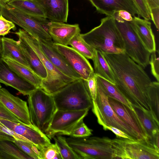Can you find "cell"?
<instances>
[{
    "label": "cell",
    "instance_id": "cell-1",
    "mask_svg": "<svg viewBox=\"0 0 159 159\" xmlns=\"http://www.w3.org/2000/svg\"><path fill=\"white\" fill-rule=\"evenodd\" d=\"M102 53L119 91L132 106L150 111L147 90L152 81L143 68L125 52Z\"/></svg>",
    "mask_w": 159,
    "mask_h": 159
},
{
    "label": "cell",
    "instance_id": "cell-2",
    "mask_svg": "<svg viewBox=\"0 0 159 159\" xmlns=\"http://www.w3.org/2000/svg\"><path fill=\"white\" fill-rule=\"evenodd\" d=\"M81 36L93 48L103 53H118L125 52L122 36L114 18L107 16L101 20L98 26Z\"/></svg>",
    "mask_w": 159,
    "mask_h": 159
},
{
    "label": "cell",
    "instance_id": "cell-3",
    "mask_svg": "<svg viewBox=\"0 0 159 159\" xmlns=\"http://www.w3.org/2000/svg\"><path fill=\"white\" fill-rule=\"evenodd\" d=\"M57 109L70 111L89 109L92 100L81 78L75 80L51 94Z\"/></svg>",
    "mask_w": 159,
    "mask_h": 159
},
{
    "label": "cell",
    "instance_id": "cell-4",
    "mask_svg": "<svg viewBox=\"0 0 159 159\" xmlns=\"http://www.w3.org/2000/svg\"><path fill=\"white\" fill-rule=\"evenodd\" d=\"M23 38L37 54L45 68L46 79L42 80L41 88L52 94L75 80L62 73L49 60L43 52L38 41L23 29L14 33Z\"/></svg>",
    "mask_w": 159,
    "mask_h": 159
},
{
    "label": "cell",
    "instance_id": "cell-5",
    "mask_svg": "<svg viewBox=\"0 0 159 159\" xmlns=\"http://www.w3.org/2000/svg\"><path fill=\"white\" fill-rule=\"evenodd\" d=\"M68 143L81 159H113L112 139L108 137L66 138Z\"/></svg>",
    "mask_w": 159,
    "mask_h": 159
},
{
    "label": "cell",
    "instance_id": "cell-6",
    "mask_svg": "<svg viewBox=\"0 0 159 159\" xmlns=\"http://www.w3.org/2000/svg\"><path fill=\"white\" fill-rule=\"evenodd\" d=\"M28 102L32 124L44 133L57 110L54 99L40 88L28 95Z\"/></svg>",
    "mask_w": 159,
    "mask_h": 159
},
{
    "label": "cell",
    "instance_id": "cell-7",
    "mask_svg": "<svg viewBox=\"0 0 159 159\" xmlns=\"http://www.w3.org/2000/svg\"><path fill=\"white\" fill-rule=\"evenodd\" d=\"M108 97L97 85L96 98L92 101V111L98 124L102 126L116 128L125 133L131 140L141 141L136 133L117 115L110 105Z\"/></svg>",
    "mask_w": 159,
    "mask_h": 159
},
{
    "label": "cell",
    "instance_id": "cell-8",
    "mask_svg": "<svg viewBox=\"0 0 159 159\" xmlns=\"http://www.w3.org/2000/svg\"><path fill=\"white\" fill-rule=\"evenodd\" d=\"M2 16L22 28L37 40L52 39L47 29L50 20L44 17L29 15L1 0Z\"/></svg>",
    "mask_w": 159,
    "mask_h": 159
},
{
    "label": "cell",
    "instance_id": "cell-9",
    "mask_svg": "<svg viewBox=\"0 0 159 159\" xmlns=\"http://www.w3.org/2000/svg\"><path fill=\"white\" fill-rule=\"evenodd\" d=\"M123 38L125 53L143 68L149 64L151 53L143 43L129 21L119 16L116 12L112 16Z\"/></svg>",
    "mask_w": 159,
    "mask_h": 159
},
{
    "label": "cell",
    "instance_id": "cell-10",
    "mask_svg": "<svg viewBox=\"0 0 159 159\" xmlns=\"http://www.w3.org/2000/svg\"><path fill=\"white\" fill-rule=\"evenodd\" d=\"M89 109L70 111L57 109L44 133L52 139L57 135L70 136L88 114Z\"/></svg>",
    "mask_w": 159,
    "mask_h": 159
},
{
    "label": "cell",
    "instance_id": "cell-11",
    "mask_svg": "<svg viewBox=\"0 0 159 159\" xmlns=\"http://www.w3.org/2000/svg\"><path fill=\"white\" fill-rule=\"evenodd\" d=\"M0 122L7 127L24 137L41 151L50 144V139L45 134L34 125L13 121L0 117Z\"/></svg>",
    "mask_w": 159,
    "mask_h": 159
},
{
    "label": "cell",
    "instance_id": "cell-12",
    "mask_svg": "<svg viewBox=\"0 0 159 159\" xmlns=\"http://www.w3.org/2000/svg\"><path fill=\"white\" fill-rule=\"evenodd\" d=\"M109 103L118 116L138 134L141 141L149 144L145 130L134 110L122 102L108 97Z\"/></svg>",
    "mask_w": 159,
    "mask_h": 159
},
{
    "label": "cell",
    "instance_id": "cell-13",
    "mask_svg": "<svg viewBox=\"0 0 159 159\" xmlns=\"http://www.w3.org/2000/svg\"><path fill=\"white\" fill-rule=\"evenodd\" d=\"M54 45L83 80H86L94 73L93 67L87 59L73 48L54 43Z\"/></svg>",
    "mask_w": 159,
    "mask_h": 159
},
{
    "label": "cell",
    "instance_id": "cell-14",
    "mask_svg": "<svg viewBox=\"0 0 159 159\" xmlns=\"http://www.w3.org/2000/svg\"><path fill=\"white\" fill-rule=\"evenodd\" d=\"M37 40L44 55L57 69L66 75L75 80L81 78L56 48L52 39Z\"/></svg>",
    "mask_w": 159,
    "mask_h": 159
},
{
    "label": "cell",
    "instance_id": "cell-15",
    "mask_svg": "<svg viewBox=\"0 0 159 159\" xmlns=\"http://www.w3.org/2000/svg\"><path fill=\"white\" fill-rule=\"evenodd\" d=\"M0 101L20 121L29 126H33L26 102L10 93L7 89H0Z\"/></svg>",
    "mask_w": 159,
    "mask_h": 159
},
{
    "label": "cell",
    "instance_id": "cell-16",
    "mask_svg": "<svg viewBox=\"0 0 159 159\" xmlns=\"http://www.w3.org/2000/svg\"><path fill=\"white\" fill-rule=\"evenodd\" d=\"M0 83L11 86L24 95H28L37 88L20 77L0 59Z\"/></svg>",
    "mask_w": 159,
    "mask_h": 159
},
{
    "label": "cell",
    "instance_id": "cell-17",
    "mask_svg": "<svg viewBox=\"0 0 159 159\" xmlns=\"http://www.w3.org/2000/svg\"><path fill=\"white\" fill-rule=\"evenodd\" d=\"M80 31L78 24L50 20L48 25V32L54 43L63 46L69 45L72 39Z\"/></svg>",
    "mask_w": 159,
    "mask_h": 159
},
{
    "label": "cell",
    "instance_id": "cell-18",
    "mask_svg": "<svg viewBox=\"0 0 159 159\" xmlns=\"http://www.w3.org/2000/svg\"><path fill=\"white\" fill-rule=\"evenodd\" d=\"M99 13L113 16L116 12L124 10L133 17L138 16L136 7L132 0H89Z\"/></svg>",
    "mask_w": 159,
    "mask_h": 159
},
{
    "label": "cell",
    "instance_id": "cell-19",
    "mask_svg": "<svg viewBox=\"0 0 159 159\" xmlns=\"http://www.w3.org/2000/svg\"><path fill=\"white\" fill-rule=\"evenodd\" d=\"M43 8L46 18L55 21L66 22L69 12L68 0H35Z\"/></svg>",
    "mask_w": 159,
    "mask_h": 159
},
{
    "label": "cell",
    "instance_id": "cell-20",
    "mask_svg": "<svg viewBox=\"0 0 159 159\" xmlns=\"http://www.w3.org/2000/svg\"><path fill=\"white\" fill-rule=\"evenodd\" d=\"M129 22L146 48L151 53L155 52V38L150 22L135 16Z\"/></svg>",
    "mask_w": 159,
    "mask_h": 159
},
{
    "label": "cell",
    "instance_id": "cell-21",
    "mask_svg": "<svg viewBox=\"0 0 159 159\" xmlns=\"http://www.w3.org/2000/svg\"><path fill=\"white\" fill-rule=\"evenodd\" d=\"M125 150L128 159H159V151L144 142L128 139Z\"/></svg>",
    "mask_w": 159,
    "mask_h": 159
},
{
    "label": "cell",
    "instance_id": "cell-22",
    "mask_svg": "<svg viewBox=\"0 0 159 159\" xmlns=\"http://www.w3.org/2000/svg\"><path fill=\"white\" fill-rule=\"evenodd\" d=\"M20 47L32 71L43 80L46 79V70L40 58L26 41L20 36H17Z\"/></svg>",
    "mask_w": 159,
    "mask_h": 159
},
{
    "label": "cell",
    "instance_id": "cell-23",
    "mask_svg": "<svg viewBox=\"0 0 159 159\" xmlns=\"http://www.w3.org/2000/svg\"><path fill=\"white\" fill-rule=\"evenodd\" d=\"M1 50L2 57H7L13 59L32 70L18 41L9 38L2 37Z\"/></svg>",
    "mask_w": 159,
    "mask_h": 159
},
{
    "label": "cell",
    "instance_id": "cell-24",
    "mask_svg": "<svg viewBox=\"0 0 159 159\" xmlns=\"http://www.w3.org/2000/svg\"><path fill=\"white\" fill-rule=\"evenodd\" d=\"M2 59L11 69L21 78L37 88H41L43 80L30 69L10 58L3 57Z\"/></svg>",
    "mask_w": 159,
    "mask_h": 159
},
{
    "label": "cell",
    "instance_id": "cell-25",
    "mask_svg": "<svg viewBox=\"0 0 159 159\" xmlns=\"http://www.w3.org/2000/svg\"><path fill=\"white\" fill-rule=\"evenodd\" d=\"M133 107L146 131L149 143L152 145L151 140L159 132V123L155 120L150 111L137 107Z\"/></svg>",
    "mask_w": 159,
    "mask_h": 159
},
{
    "label": "cell",
    "instance_id": "cell-26",
    "mask_svg": "<svg viewBox=\"0 0 159 159\" xmlns=\"http://www.w3.org/2000/svg\"><path fill=\"white\" fill-rule=\"evenodd\" d=\"M93 61L95 74L114 84L115 81L112 70L102 53L95 49Z\"/></svg>",
    "mask_w": 159,
    "mask_h": 159
},
{
    "label": "cell",
    "instance_id": "cell-27",
    "mask_svg": "<svg viewBox=\"0 0 159 159\" xmlns=\"http://www.w3.org/2000/svg\"><path fill=\"white\" fill-rule=\"evenodd\" d=\"M7 3L30 16L46 18L43 8L35 0H11Z\"/></svg>",
    "mask_w": 159,
    "mask_h": 159
},
{
    "label": "cell",
    "instance_id": "cell-28",
    "mask_svg": "<svg viewBox=\"0 0 159 159\" xmlns=\"http://www.w3.org/2000/svg\"><path fill=\"white\" fill-rule=\"evenodd\" d=\"M96 76L97 85L108 97L118 101L132 109H134L131 104L124 97L114 84L98 75H96Z\"/></svg>",
    "mask_w": 159,
    "mask_h": 159
},
{
    "label": "cell",
    "instance_id": "cell-29",
    "mask_svg": "<svg viewBox=\"0 0 159 159\" xmlns=\"http://www.w3.org/2000/svg\"><path fill=\"white\" fill-rule=\"evenodd\" d=\"M30 159L13 142L0 140V159Z\"/></svg>",
    "mask_w": 159,
    "mask_h": 159
},
{
    "label": "cell",
    "instance_id": "cell-30",
    "mask_svg": "<svg viewBox=\"0 0 159 159\" xmlns=\"http://www.w3.org/2000/svg\"><path fill=\"white\" fill-rule=\"evenodd\" d=\"M150 111L155 120L159 123V83L152 81L147 90Z\"/></svg>",
    "mask_w": 159,
    "mask_h": 159
},
{
    "label": "cell",
    "instance_id": "cell-31",
    "mask_svg": "<svg viewBox=\"0 0 159 159\" xmlns=\"http://www.w3.org/2000/svg\"><path fill=\"white\" fill-rule=\"evenodd\" d=\"M69 45L87 59H92L95 49L82 38L80 33L77 34L72 39Z\"/></svg>",
    "mask_w": 159,
    "mask_h": 159
},
{
    "label": "cell",
    "instance_id": "cell-32",
    "mask_svg": "<svg viewBox=\"0 0 159 159\" xmlns=\"http://www.w3.org/2000/svg\"><path fill=\"white\" fill-rule=\"evenodd\" d=\"M53 139L58 149L62 159H81L80 157L69 145L66 137L57 135L55 136Z\"/></svg>",
    "mask_w": 159,
    "mask_h": 159
},
{
    "label": "cell",
    "instance_id": "cell-33",
    "mask_svg": "<svg viewBox=\"0 0 159 159\" xmlns=\"http://www.w3.org/2000/svg\"><path fill=\"white\" fill-rule=\"evenodd\" d=\"M20 150L31 159H42L41 151L34 144L15 139L13 142Z\"/></svg>",
    "mask_w": 159,
    "mask_h": 159
},
{
    "label": "cell",
    "instance_id": "cell-34",
    "mask_svg": "<svg viewBox=\"0 0 159 159\" xmlns=\"http://www.w3.org/2000/svg\"><path fill=\"white\" fill-rule=\"evenodd\" d=\"M128 139L121 138L112 139L113 152V159H128L125 150V145Z\"/></svg>",
    "mask_w": 159,
    "mask_h": 159
},
{
    "label": "cell",
    "instance_id": "cell-35",
    "mask_svg": "<svg viewBox=\"0 0 159 159\" xmlns=\"http://www.w3.org/2000/svg\"><path fill=\"white\" fill-rule=\"evenodd\" d=\"M40 151L42 159H62L55 143H51Z\"/></svg>",
    "mask_w": 159,
    "mask_h": 159
},
{
    "label": "cell",
    "instance_id": "cell-36",
    "mask_svg": "<svg viewBox=\"0 0 159 159\" xmlns=\"http://www.w3.org/2000/svg\"><path fill=\"white\" fill-rule=\"evenodd\" d=\"M132 0L137 9L139 17L148 20H151L150 10L146 0Z\"/></svg>",
    "mask_w": 159,
    "mask_h": 159
},
{
    "label": "cell",
    "instance_id": "cell-37",
    "mask_svg": "<svg viewBox=\"0 0 159 159\" xmlns=\"http://www.w3.org/2000/svg\"><path fill=\"white\" fill-rule=\"evenodd\" d=\"M92 131L93 130L89 129L83 120L74 129L70 136L74 138L85 137L92 135Z\"/></svg>",
    "mask_w": 159,
    "mask_h": 159
},
{
    "label": "cell",
    "instance_id": "cell-38",
    "mask_svg": "<svg viewBox=\"0 0 159 159\" xmlns=\"http://www.w3.org/2000/svg\"><path fill=\"white\" fill-rule=\"evenodd\" d=\"M84 81L86 89L92 101L95 100L97 94V84L94 73L86 80Z\"/></svg>",
    "mask_w": 159,
    "mask_h": 159
},
{
    "label": "cell",
    "instance_id": "cell-39",
    "mask_svg": "<svg viewBox=\"0 0 159 159\" xmlns=\"http://www.w3.org/2000/svg\"><path fill=\"white\" fill-rule=\"evenodd\" d=\"M16 29L15 24L2 15L0 16V36H4L9 33L11 30H15Z\"/></svg>",
    "mask_w": 159,
    "mask_h": 159
},
{
    "label": "cell",
    "instance_id": "cell-40",
    "mask_svg": "<svg viewBox=\"0 0 159 159\" xmlns=\"http://www.w3.org/2000/svg\"><path fill=\"white\" fill-rule=\"evenodd\" d=\"M158 55L157 56L156 51L151 53L149 64L150 65L151 73L156 80L159 81V61Z\"/></svg>",
    "mask_w": 159,
    "mask_h": 159
},
{
    "label": "cell",
    "instance_id": "cell-41",
    "mask_svg": "<svg viewBox=\"0 0 159 159\" xmlns=\"http://www.w3.org/2000/svg\"><path fill=\"white\" fill-rule=\"evenodd\" d=\"M0 117L21 123L16 117L0 101Z\"/></svg>",
    "mask_w": 159,
    "mask_h": 159
},
{
    "label": "cell",
    "instance_id": "cell-42",
    "mask_svg": "<svg viewBox=\"0 0 159 159\" xmlns=\"http://www.w3.org/2000/svg\"><path fill=\"white\" fill-rule=\"evenodd\" d=\"M0 129L5 133L12 136L16 140H21L30 143L27 139L7 127L0 122Z\"/></svg>",
    "mask_w": 159,
    "mask_h": 159
},
{
    "label": "cell",
    "instance_id": "cell-43",
    "mask_svg": "<svg viewBox=\"0 0 159 159\" xmlns=\"http://www.w3.org/2000/svg\"><path fill=\"white\" fill-rule=\"evenodd\" d=\"M151 20L153 22L157 29L159 28V7L151 9L150 10Z\"/></svg>",
    "mask_w": 159,
    "mask_h": 159
},
{
    "label": "cell",
    "instance_id": "cell-44",
    "mask_svg": "<svg viewBox=\"0 0 159 159\" xmlns=\"http://www.w3.org/2000/svg\"><path fill=\"white\" fill-rule=\"evenodd\" d=\"M103 128L104 130H109L111 131L116 135V138L128 139L130 140L129 137L126 134L116 128L112 126H105Z\"/></svg>",
    "mask_w": 159,
    "mask_h": 159
},
{
    "label": "cell",
    "instance_id": "cell-45",
    "mask_svg": "<svg viewBox=\"0 0 159 159\" xmlns=\"http://www.w3.org/2000/svg\"><path fill=\"white\" fill-rule=\"evenodd\" d=\"M116 12L119 16L126 21L129 22L133 19V17L126 11L120 10Z\"/></svg>",
    "mask_w": 159,
    "mask_h": 159
},
{
    "label": "cell",
    "instance_id": "cell-46",
    "mask_svg": "<svg viewBox=\"0 0 159 159\" xmlns=\"http://www.w3.org/2000/svg\"><path fill=\"white\" fill-rule=\"evenodd\" d=\"M16 139L12 136L8 134L0 129V140H9L13 142Z\"/></svg>",
    "mask_w": 159,
    "mask_h": 159
},
{
    "label": "cell",
    "instance_id": "cell-47",
    "mask_svg": "<svg viewBox=\"0 0 159 159\" xmlns=\"http://www.w3.org/2000/svg\"><path fill=\"white\" fill-rule=\"evenodd\" d=\"M150 10L152 8L159 7V0H146Z\"/></svg>",
    "mask_w": 159,
    "mask_h": 159
},
{
    "label": "cell",
    "instance_id": "cell-48",
    "mask_svg": "<svg viewBox=\"0 0 159 159\" xmlns=\"http://www.w3.org/2000/svg\"><path fill=\"white\" fill-rule=\"evenodd\" d=\"M3 8V6L1 2V0H0V16L2 15Z\"/></svg>",
    "mask_w": 159,
    "mask_h": 159
},
{
    "label": "cell",
    "instance_id": "cell-49",
    "mask_svg": "<svg viewBox=\"0 0 159 159\" xmlns=\"http://www.w3.org/2000/svg\"><path fill=\"white\" fill-rule=\"evenodd\" d=\"M1 38L2 37L0 36V59L2 58V57L1 50Z\"/></svg>",
    "mask_w": 159,
    "mask_h": 159
},
{
    "label": "cell",
    "instance_id": "cell-50",
    "mask_svg": "<svg viewBox=\"0 0 159 159\" xmlns=\"http://www.w3.org/2000/svg\"><path fill=\"white\" fill-rule=\"evenodd\" d=\"M3 1L6 2H8L10 0H2Z\"/></svg>",
    "mask_w": 159,
    "mask_h": 159
},
{
    "label": "cell",
    "instance_id": "cell-51",
    "mask_svg": "<svg viewBox=\"0 0 159 159\" xmlns=\"http://www.w3.org/2000/svg\"><path fill=\"white\" fill-rule=\"evenodd\" d=\"M2 88V87H1V85L0 84V89H1V88Z\"/></svg>",
    "mask_w": 159,
    "mask_h": 159
}]
</instances>
